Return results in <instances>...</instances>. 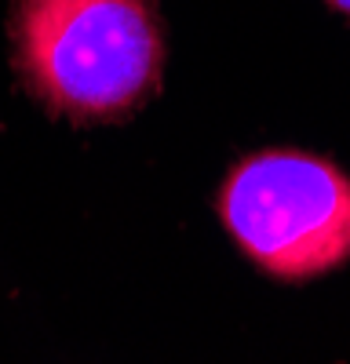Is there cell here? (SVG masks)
<instances>
[{
    "instance_id": "cell-1",
    "label": "cell",
    "mask_w": 350,
    "mask_h": 364,
    "mask_svg": "<svg viewBox=\"0 0 350 364\" xmlns=\"http://www.w3.org/2000/svg\"><path fill=\"white\" fill-rule=\"evenodd\" d=\"M11 33L29 95L80 124L124 117L161 80L150 0H18Z\"/></svg>"
},
{
    "instance_id": "cell-2",
    "label": "cell",
    "mask_w": 350,
    "mask_h": 364,
    "mask_svg": "<svg viewBox=\"0 0 350 364\" xmlns=\"http://www.w3.org/2000/svg\"><path fill=\"white\" fill-rule=\"evenodd\" d=\"M219 215L270 277L307 281L350 259V175L303 149H267L233 168Z\"/></svg>"
},
{
    "instance_id": "cell-3",
    "label": "cell",
    "mask_w": 350,
    "mask_h": 364,
    "mask_svg": "<svg viewBox=\"0 0 350 364\" xmlns=\"http://www.w3.org/2000/svg\"><path fill=\"white\" fill-rule=\"evenodd\" d=\"M329 4H332V8H339L343 15H350V0H329Z\"/></svg>"
}]
</instances>
